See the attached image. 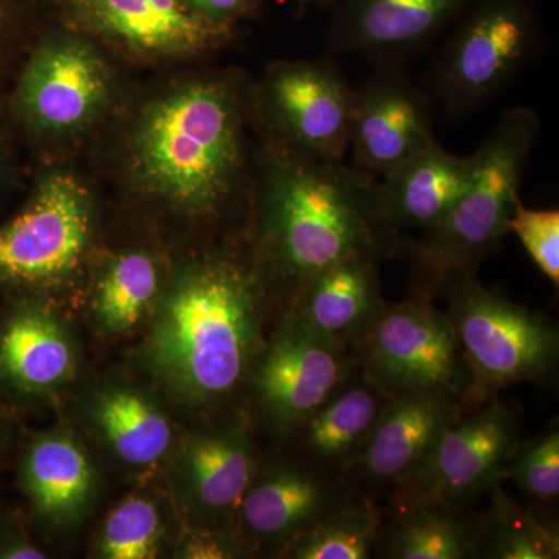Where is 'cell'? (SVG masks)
Listing matches in <instances>:
<instances>
[{
	"label": "cell",
	"instance_id": "1",
	"mask_svg": "<svg viewBox=\"0 0 559 559\" xmlns=\"http://www.w3.org/2000/svg\"><path fill=\"white\" fill-rule=\"evenodd\" d=\"M253 86L238 72L186 76L140 108L127 142L135 189L189 219L215 223L253 200L260 150Z\"/></svg>",
	"mask_w": 559,
	"mask_h": 559
},
{
	"label": "cell",
	"instance_id": "2",
	"mask_svg": "<svg viewBox=\"0 0 559 559\" xmlns=\"http://www.w3.org/2000/svg\"><path fill=\"white\" fill-rule=\"evenodd\" d=\"M374 183L344 160L266 135L253 194L259 257L264 274L285 285L286 305L308 280L349 257L396 259L401 237L382 215Z\"/></svg>",
	"mask_w": 559,
	"mask_h": 559
},
{
	"label": "cell",
	"instance_id": "3",
	"mask_svg": "<svg viewBox=\"0 0 559 559\" xmlns=\"http://www.w3.org/2000/svg\"><path fill=\"white\" fill-rule=\"evenodd\" d=\"M267 275L260 261L215 253L180 272L148 341L162 377L197 403L229 399L263 345Z\"/></svg>",
	"mask_w": 559,
	"mask_h": 559
},
{
	"label": "cell",
	"instance_id": "4",
	"mask_svg": "<svg viewBox=\"0 0 559 559\" xmlns=\"http://www.w3.org/2000/svg\"><path fill=\"white\" fill-rule=\"evenodd\" d=\"M539 134L535 110L520 106L503 112L473 154V178L454 207L417 238H401L396 259L409 266L411 294L440 297L450 283L477 274L500 248Z\"/></svg>",
	"mask_w": 559,
	"mask_h": 559
},
{
	"label": "cell",
	"instance_id": "5",
	"mask_svg": "<svg viewBox=\"0 0 559 559\" xmlns=\"http://www.w3.org/2000/svg\"><path fill=\"white\" fill-rule=\"evenodd\" d=\"M441 296L468 367L463 409L480 406L521 382L554 381L559 360L554 319L487 288L477 274L450 283Z\"/></svg>",
	"mask_w": 559,
	"mask_h": 559
},
{
	"label": "cell",
	"instance_id": "6",
	"mask_svg": "<svg viewBox=\"0 0 559 559\" xmlns=\"http://www.w3.org/2000/svg\"><path fill=\"white\" fill-rule=\"evenodd\" d=\"M450 28L423 87L451 119L498 97L538 57L543 43L536 0H473Z\"/></svg>",
	"mask_w": 559,
	"mask_h": 559
},
{
	"label": "cell",
	"instance_id": "7",
	"mask_svg": "<svg viewBox=\"0 0 559 559\" xmlns=\"http://www.w3.org/2000/svg\"><path fill=\"white\" fill-rule=\"evenodd\" d=\"M116 76L94 39L75 31L40 40L10 97L11 119L35 138H75L105 116Z\"/></svg>",
	"mask_w": 559,
	"mask_h": 559
},
{
	"label": "cell",
	"instance_id": "8",
	"mask_svg": "<svg viewBox=\"0 0 559 559\" xmlns=\"http://www.w3.org/2000/svg\"><path fill=\"white\" fill-rule=\"evenodd\" d=\"M353 352L390 396L440 392L462 403L468 389V367L451 319L417 294L385 300Z\"/></svg>",
	"mask_w": 559,
	"mask_h": 559
},
{
	"label": "cell",
	"instance_id": "9",
	"mask_svg": "<svg viewBox=\"0 0 559 559\" xmlns=\"http://www.w3.org/2000/svg\"><path fill=\"white\" fill-rule=\"evenodd\" d=\"M522 439L518 403L492 396L480 406L463 411L441 433L417 473L382 506H474L503 484L507 466Z\"/></svg>",
	"mask_w": 559,
	"mask_h": 559
},
{
	"label": "cell",
	"instance_id": "10",
	"mask_svg": "<svg viewBox=\"0 0 559 559\" xmlns=\"http://www.w3.org/2000/svg\"><path fill=\"white\" fill-rule=\"evenodd\" d=\"M266 135L301 153L344 160L355 90L326 60L277 61L253 86Z\"/></svg>",
	"mask_w": 559,
	"mask_h": 559
},
{
	"label": "cell",
	"instance_id": "11",
	"mask_svg": "<svg viewBox=\"0 0 559 559\" xmlns=\"http://www.w3.org/2000/svg\"><path fill=\"white\" fill-rule=\"evenodd\" d=\"M94 226L91 191L79 176H44L27 207L0 226V283H47L79 266Z\"/></svg>",
	"mask_w": 559,
	"mask_h": 559
},
{
	"label": "cell",
	"instance_id": "12",
	"mask_svg": "<svg viewBox=\"0 0 559 559\" xmlns=\"http://www.w3.org/2000/svg\"><path fill=\"white\" fill-rule=\"evenodd\" d=\"M72 31L132 60H193L223 49L234 25L210 21L183 0H55Z\"/></svg>",
	"mask_w": 559,
	"mask_h": 559
},
{
	"label": "cell",
	"instance_id": "13",
	"mask_svg": "<svg viewBox=\"0 0 559 559\" xmlns=\"http://www.w3.org/2000/svg\"><path fill=\"white\" fill-rule=\"evenodd\" d=\"M356 367L352 348L283 312L277 330L257 353L246 382L264 414L289 436Z\"/></svg>",
	"mask_w": 559,
	"mask_h": 559
},
{
	"label": "cell",
	"instance_id": "14",
	"mask_svg": "<svg viewBox=\"0 0 559 559\" xmlns=\"http://www.w3.org/2000/svg\"><path fill=\"white\" fill-rule=\"evenodd\" d=\"M433 103L401 66H378L355 91L348 150L352 168L380 180L433 140Z\"/></svg>",
	"mask_w": 559,
	"mask_h": 559
},
{
	"label": "cell",
	"instance_id": "15",
	"mask_svg": "<svg viewBox=\"0 0 559 559\" xmlns=\"http://www.w3.org/2000/svg\"><path fill=\"white\" fill-rule=\"evenodd\" d=\"M473 0H330L326 46L374 66H401L428 49Z\"/></svg>",
	"mask_w": 559,
	"mask_h": 559
},
{
	"label": "cell",
	"instance_id": "16",
	"mask_svg": "<svg viewBox=\"0 0 559 559\" xmlns=\"http://www.w3.org/2000/svg\"><path fill=\"white\" fill-rule=\"evenodd\" d=\"M463 411L460 400L448 393L393 396L369 443L345 474V484L377 502L388 500L417 473L441 433Z\"/></svg>",
	"mask_w": 559,
	"mask_h": 559
},
{
	"label": "cell",
	"instance_id": "17",
	"mask_svg": "<svg viewBox=\"0 0 559 559\" xmlns=\"http://www.w3.org/2000/svg\"><path fill=\"white\" fill-rule=\"evenodd\" d=\"M352 495L344 479L297 457L253 477L237 513L250 535L277 544L283 554Z\"/></svg>",
	"mask_w": 559,
	"mask_h": 559
},
{
	"label": "cell",
	"instance_id": "18",
	"mask_svg": "<svg viewBox=\"0 0 559 559\" xmlns=\"http://www.w3.org/2000/svg\"><path fill=\"white\" fill-rule=\"evenodd\" d=\"M474 156H457L430 140L418 153L377 180L382 215L401 238L440 223L468 189Z\"/></svg>",
	"mask_w": 559,
	"mask_h": 559
},
{
	"label": "cell",
	"instance_id": "19",
	"mask_svg": "<svg viewBox=\"0 0 559 559\" xmlns=\"http://www.w3.org/2000/svg\"><path fill=\"white\" fill-rule=\"evenodd\" d=\"M382 263L384 260L370 255L342 260L308 280L283 312L355 349L385 301Z\"/></svg>",
	"mask_w": 559,
	"mask_h": 559
},
{
	"label": "cell",
	"instance_id": "20",
	"mask_svg": "<svg viewBox=\"0 0 559 559\" xmlns=\"http://www.w3.org/2000/svg\"><path fill=\"white\" fill-rule=\"evenodd\" d=\"M392 399L358 362L348 380L289 433L299 457L344 479Z\"/></svg>",
	"mask_w": 559,
	"mask_h": 559
},
{
	"label": "cell",
	"instance_id": "21",
	"mask_svg": "<svg viewBox=\"0 0 559 559\" xmlns=\"http://www.w3.org/2000/svg\"><path fill=\"white\" fill-rule=\"evenodd\" d=\"M480 535L481 511L474 506L425 502L384 507L373 557L474 559Z\"/></svg>",
	"mask_w": 559,
	"mask_h": 559
},
{
	"label": "cell",
	"instance_id": "22",
	"mask_svg": "<svg viewBox=\"0 0 559 559\" xmlns=\"http://www.w3.org/2000/svg\"><path fill=\"white\" fill-rule=\"evenodd\" d=\"M73 353L49 312L27 307L14 312L0 333V374L24 390L55 388L69 377Z\"/></svg>",
	"mask_w": 559,
	"mask_h": 559
},
{
	"label": "cell",
	"instance_id": "23",
	"mask_svg": "<svg viewBox=\"0 0 559 559\" xmlns=\"http://www.w3.org/2000/svg\"><path fill=\"white\" fill-rule=\"evenodd\" d=\"M194 498L205 510L237 511L255 477V457L241 425L202 436L187 452Z\"/></svg>",
	"mask_w": 559,
	"mask_h": 559
},
{
	"label": "cell",
	"instance_id": "24",
	"mask_svg": "<svg viewBox=\"0 0 559 559\" xmlns=\"http://www.w3.org/2000/svg\"><path fill=\"white\" fill-rule=\"evenodd\" d=\"M481 511L479 559H558L559 527L554 511L518 502L503 484Z\"/></svg>",
	"mask_w": 559,
	"mask_h": 559
},
{
	"label": "cell",
	"instance_id": "25",
	"mask_svg": "<svg viewBox=\"0 0 559 559\" xmlns=\"http://www.w3.org/2000/svg\"><path fill=\"white\" fill-rule=\"evenodd\" d=\"M24 484L43 513L64 516L83 506L90 496V460L72 440H39L25 457Z\"/></svg>",
	"mask_w": 559,
	"mask_h": 559
},
{
	"label": "cell",
	"instance_id": "26",
	"mask_svg": "<svg viewBox=\"0 0 559 559\" xmlns=\"http://www.w3.org/2000/svg\"><path fill=\"white\" fill-rule=\"evenodd\" d=\"M384 520V507L353 491L352 498L283 551L293 559H370Z\"/></svg>",
	"mask_w": 559,
	"mask_h": 559
},
{
	"label": "cell",
	"instance_id": "27",
	"mask_svg": "<svg viewBox=\"0 0 559 559\" xmlns=\"http://www.w3.org/2000/svg\"><path fill=\"white\" fill-rule=\"evenodd\" d=\"M97 419L114 451L132 465L156 462L170 447L167 418L130 390H116L103 396Z\"/></svg>",
	"mask_w": 559,
	"mask_h": 559
},
{
	"label": "cell",
	"instance_id": "28",
	"mask_svg": "<svg viewBox=\"0 0 559 559\" xmlns=\"http://www.w3.org/2000/svg\"><path fill=\"white\" fill-rule=\"evenodd\" d=\"M157 290L159 271L153 257L140 250L121 253L98 285V319L114 333L130 330L148 310Z\"/></svg>",
	"mask_w": 559,
	"mask_h": 559
},
{
	"label": "cell",
	"instance_id": "29",
	"mask_svg": "<svg viewBox=\"0 0 559 559\" xmlns=\"http://www.w3.org/2000/svg\"><path fill=\"white\" fill-rule=\"evenodd\" d=\"M507 479L530 506L554 511L559 498L558 425L532 439H522L507 466Z\"/></svg>",
	"mask_w": 559,
	"mask_h": 559
},
{
	"label": "cell",
	"instance_id": "30",
	"mask_svg": "<svg viewBox=\"0 0 559 559\" xmlns=\"http://www.w3.org/2000/svg\"><path fill=\"white\" fill-rule=\"evenodd\" d=\"M160 520L148 500H124L109 514L103 532L102 551L109 559H148L157 551Z\"/></svg>",
	"mask_w": 559,
	"mask_h": 559
},
{
	"label": "cell",
	"instance_id": "31",
	"mask_svg": "<svg viewBox=\"0 0 559 559\" xmlns=\"http://www.w3.org/2000/svg\"><path fill=\"white\" fill-rule=\"evenodd\" d=\"M510 231L532 257L533 263L559 286V212L557 209H528L522 200L513 210Z\"/></svg>",
	"mask_w": 559,
	"mask_h": 559
},
{
	"label": "cell",
	"instance_id": "32",
	"mask_svg": "<svg viewBox=\"0 0 559 559\" xmlns=\"http://www.w3.org/2000/svg\"><path fill=\"white\" fill-rule=\"evenodd\" d=\"M189 9L210 21L234 25L248 16L259 5L260 0H183Z\"/></svg>",
	"mask_w": 559,
	"mask_h": 559
},
{
	"label": "cell",
	"instance_id": "33",
	"mask_svg": "<svg viewBox=\"0 0 559 559\" xmlns=\"http://www.w3.org/2000/svg\"><path fill=\"white\" fill-rule=\"evenodd\" d=\"M21 10L16 0H0V69L9 60L20 33Z\"/></svg>",
	"mask_w": 559,
	"mask_h": 559
},
{
	"label": "cell",
	"instance_id": "34",
	"mask_svg": "<svg viewBox=\"0 0 559 559\" xmlns=\"http://www.w3.org/2000/svg\"><path fill=\"white\" fill-rule=\"evenodd\" d=\"M3 558L10 559H35V558H44L43 551L38 549H33V547H11V549L3 551Z\"/></svg>",
	"mask_w": 559,
	"mask_h": 559
},
{
	"label": "cell",
	"instance_id": "35",
	"mask_svg": "<svg viewBox=\"0 0 559 559\" xmlns=\"http://www.w3.org/2000/svg\"><path fill=\"white\" fill-rule=\"evenodd\" d=\"M2 171H3V150H2V145H0V178H2Z\"/></svg>",
	"mask_w": 559,
	"mask_h": 559
},
{
	"label": "cell",
	"instance_id": "36",
	"mask_svg": "<svg viewBox=\"0 0 559 559\" xmlns=\"http://www.w3.org/2000/svg\"><path fill=\"white\" fill-rule=\"evenodd\" d=\"M299 2H304V3H311V2H314V3H330V0H299Z\"/></svg>",
	"mask_w": 559,
	"mask_h": 559
}]
</instances>
